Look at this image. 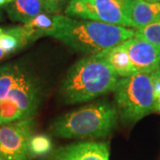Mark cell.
<instances>
[{"instance_id":"4fadbf2b","label":"cell","mask_w":160,"mask_h":160,"mask_svg":"<svg viewBox=\"0 0 160 160\" xmlns=\"http://www.w3.org/2000/svg\"><path fill=\"white\" fill-rule=\"evenodd\" d=\"M97 53L109 63V66L114 69L120 78L130 77L137 73L132 64L127 52L122 44L110 47L109 49H105Z\"/></svg>"},{"instance_id":"e0dca14e","label":"cell","mask_w":160,"mask_h":160,"mask_svg":"<svg viewBox=\"0 0 160 160\" xmlns=\"http://www.w3.org/2000/svg\"><path fill=\"white\" fill-rule=\"evenodd\" d=\"M8 55L6 54V52L2 48H1V46H0V61H2L3 59H5L6 57H7Z\"/></svg>"},{"instance_id":"7c38bea8","label":"cell","mask_w":160,"mask_h":160,"mask_svg":"<svg viewBox=\"0 0 160 160\" xmlns=\"http://www.w3.org/2000/svg\"><path fill=\"white\" fill-rule=\"evenodd\" d=\"M158 22H160V3H151L146 0H132L131 29H142L149 24Z\"/></svg>"},{"instance_id":"7a4b0ae2","label":"cell","mask_w":160,"mask_h":160,"mask_svg":"<svg viewBox=\"0 0 160 160\" xmlns=\"http://www.w3.org/2000/svg\"><path fill=\"white\" fill-rule=\"evenodd\" d=\"M109 64L98 53L81 58L69 68L61 94L69 104L86 102L114 92L119 80Z\"/></svg>"},{"instance_id":"3957f363","label":"cell","mask_w":160,"mask_h":160,"mask_svg":"<svg viewBox=\"0 0 160 160\" xmlns=\"http://www.w3.org/2000/svg\"><path fill=\"white\" fill-rule=\"evenodd\" d=\"M134 33L135 29L131 28L61 14L57 28L50 37L74 51L90 55L118 46Z\"/></svg>"},{"instance_id":"d6986e66","label":"cell","mask_w":160,"mask_h":160,"mask_svg":"<svg viewBox=\"0 0 160 160\" xmlns=\"http://www.w3.org/2000/svg\"><path fill=\"white\" fill-rule=\"evenodd\" d=\"M155 111H158L160 113V98L156 101V106H155Z\"/></svg>"},{"instance_id":"6da1fadb","label":"cell","mask_w":160,"mask_h":160,"mask_svg":"<svg viewBox=\"0 0 160 160\" xmlns=\"http://www.w3.org/2000/svg\"><path fill=\"white\" fill-rule=\"evenodd\" d=\"M37 78L19 63L0 66V126L34 117L41 102Z\"/></svg>"},{"instance_id":"ac0fdd59","label":"cell","mask_w":160,"mask_h":160,"mask_svg":"<svg viewBox=\"0 0 160 160\" xmlns=\"http://www.w3.org/2000/svg\"><path fill=\"white\" fill-rule=\"evenodd\" d=\"M12 1H13V0H0V8L2 6H6L9 3H11Z\"/></svg>"},{"instance_id":"5bb4252c","label":"cell","mask_w":160,"mask_h":160,"mask_svg":"<svg viewBox=\"0 0 160 160\" xmlns=\"http://www.w3.org/2000/svg\"><path fill=\"white\" fill-rule=\"evenodd\" d=\"M134 36L145 40L160 51V22L135 29Z\"/></svg>"},{"instance_id":"5b68a950","label":"cell","mask_w":160,"mask_h":160,"mask_svg":"<svg viewBox=\"0 0 160 160\" xmlns=\"http://www.w3.org/2000/svg\"><path fill=\"white\" fill-rule=\"evenodd\" d=\"M153 72L136 73L119 78L114 90L115 102L123 120L137 122L155 111Z\"/></svg>"},{"instance_id":"ba28073f","label":"cell","mask_w":160,"mask_h":160,"mask_svg":"<svg viewBox=\"0 0 160 160\" xmlns=\"http://www.w3.org/2000/svg\"><path fill=\"white\" fill-rule=\"evenodd\" d=\"M121 44L137 73H150L160 69V51L149 42L133 36Z\"/></svg>"},{"instance_id":"ffe728a7","label":"cell","mask_w":160,"mask_h":160,"mask_svg":"<svg viewBox=\"0 0 160 160\" xmlns=\"http://www.w3.org/2000/svg\"><path fill=\"white\" fill-rule=\"evenodd\" d=\"M148 2H151V3H160V0H146Z\"/></svg>"},{"instance_id":"9c48e42d","label":"cell","mask_w":160,"mask_h":160,"mask_svg":"<svg viewBox=\"0 0 160 160\" xmlns=\"http://www.w3.org/2000/svg\"><path fill=\"white\" fill-rule=\"evenodd\" d=\"M48 160H109V145L99 142H82L56 149Z\"/></svg>"},{"instance_id":"2e32d148","label":"cell","mask_w":160,"mask_h":160,"mask_svg":"<svg viewBox=\"0 0 160 160\" xmlns=\"http://www.w3.org/2000/svg\"><path fill=\"white\" fill-rule=\"evenodd\" d=\"M154 94L156 101L160 98V69L155 70L154 72Z\"/></svg>"},{"instance_id":"7402d4cb","label":"cell","mask_w":160,"mask_h":160,"mask_svg":"<svg viewBox=\"0 0 160 160\" xmlns=\"http://www.w3.org/2000/svg\"><path fill=\"white\" fill-rule=\"evenodd\" d=\"M0 160H6V159H4V158H0Z\"/></svg>"},{"instance_id":"30bf717a","label":"cell","mask_w":160,"mask_h":160,"mask_svg":"<svg viewBox=\"0 0 160 160\" xmlns=\"http://www.w3.org/2000/svg\"><path fill=\"white\" fill-rule=\"evenodd\" d=\"M12 22L26 23L40 13H59L60 0H13L5 6Z\"/></svg>"},{"instance_id":"8fae6325","label":"cell","mask_w":160,"mask_h":160,"mask_svg":"<svg viewBox=\"0 0 160 160\" xmlns=\"http://www.w3.org/2000/svg\"><path fill=\"white\" fill-rule=\"evenodd\" d=\"M60 17V13L43 12L24 23L22 29L29 43L44 37H50L57 28Z\"/></svg>"},{"instance_id":"277c9868","label":"cell","mask_w":160,"mask_h":160,"mask_svg":"<svg viewBox=\"0 0 160 160\" xmlns=\"http://www.w3.org/2000/svg\"><path fill=\"white\" fill-rule=\"evenodd\" d=\"M118 119L116 106L101 101L59 117L52 123V131L58 137L66 139L105 137L114 130Z\"/></svg>"},{"instance_id":"52a82bcc","label":"cell","mask_w":160,"mask_h":160,"mask_svg":"<svg viewBox=\"0 0 160 160\" xmlns=\"http://www.w3.org/2000/svg\"><path fill=\"white\" fill-rule=\"evenodd\" d=\"M35 129L34 117L0 126V158L29 160V142Z\"/></svg>"},{"instance_id":"9a60e30c","label":"cell","mask_w":160,"mask_h":160,"mask_svg":"<svg viewBox=\"0 0 160 160\" xmlns=\"http://www.w3.org/2000/svg\"><path fill=\"white\" fill-rule=\"evenodd\" d=\"M52 149L51 140L46 135H33L29 142V152L31 157H41L47 154Z\"/></svg>"},{"instance_id":"44dd1931","label":"cell","mask_w":160,"mask_h":160,"mask_svg":"<svg viewBox=\"0 0 160 160\" xmlns=\"http://www.w3.org/2000/svg\"><path fill=\"white\" fill-rule=\"evenodd\" d=\"M2 19V11H1V8H0V21Z\"/></svg>"},{"instance_id":"8992f818","label":"cell","mask_w":160,"mask_h":160,"mask_svg":"<svg viewBox=\"0 0 160 160\" xmlns=\"http://www.w3.org/2000/svg\"><path fill=\"white\" fill-rule=\"evenodd\" d=\"M132 0H70L67 16L131 28Z\"/></svg>"}]
</instances>
